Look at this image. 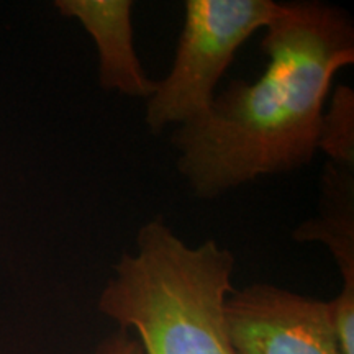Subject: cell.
Segmentation results:
<instances>
[{
	"label": "cell",
	"mask_w": 354,
	"mask_h": 354,
	"mask_svg": "<svg viewBox=\"0 0 354 354\" xmlns=\"http://www.w3.org/2000/svg\"><path fill=\"white\" fill-rule=\"evenodd\" d=\"M264 30L263 76L232 81L205 113L171 136L177 171L198 198L310 165L331 81L354 63L353 20L336 6L282 3Z\"/></svg>",
	"instance_id": "6da1fadb"
},
{
	"label": "cell",
	"mask_w": 354,
	"mask_h": 354,
	"mask_svg": "<svg viewBox=\"0 0 354 354\" xmlns=\"http://www.w3.org/2000/svg\"><path fill=\"white\" fill-rule=\"evenodd\" d=\"M234 256L207 240L189 246L162 216L138 230L99 295V312L135 331L145 354H236L225 304Z\"/></svg>",
	"instance_id": "7a4b0ae2"
},
{
	"label": "cell",
	"mask_w": 354,
	"mask_h": 354,
	"mask_svg": "<svg viewBox=\"0 0 354 354\" xmlns=\"http://www.w3.org/2000/svg\"><path fill=\"white\" fill-rule=\"evenodd\" d=\"M169 74L146 99L145 122L159 133L207 112L221 76L251 35L282 10L272 0H187Z\"/></svg>",
	"instance_id": "3957f363"
},
{
	"label": "cell",
	"mask_w": 354,
	"mask_h": 354,
	"mask_svg": "<svg viewBox=\"0 0 354 354\" xmlns=\"http://www.w3.org/2000/svg\"><path fill=\"white\" fill-rule=\"evenodd\" d=\"M225 322L236 354H343L328 302L266 282L233 290Z\"/></svg>",
	"instance_id": "277c9868"
},
{
	"label": "cell",
	"mask_w": 354,
	"mask_h": 354,
	"mask_svg": "<svg viewBox=\"0 0 354 354\" xmlns=\"http://www.w3.org/2000/svg\"><path fill=\"white\" fill-rule=\"evenodd\" d=\"M57 12L81 24L99 53L104 91L148 99L156 82L146 76L133 41L131 0H57Z\"/></svg>",
	"instance_id": "5b68a950"
},
{
	"label": "cell",
	"mask_w": 354,
	"mask_h": 354,
	"mask_svg": "<svg viewBox=\"0 0 354 354\" xmlns=\"http://www.w3.org/2000/svg\"><path fill=\"white\" fill-rule=\"evenodd\" d=\"M320 214L292 233L299 243H323L343 277V289L354 292V177L353 167L326 162L322 176Z\"/></svg>",
	"instance_id": "8992f818"
},
{
	"label": "cell",
	"mask_w": 354,
	"mask_h": 354,
	"mask_svg": "<svg viewBox=\"0 0 354 354\" xmlns=\"http://www.w3.org/2000/svg\"><path fill=\"white\" fill-rule=\"evenodd\" d=\"M318 149L330 162L354 167V94L353 88H336L330 110L323 113Z\"/></svg>",
	"instance_id": "52a82bcc"
},
{
	"label": "cell",
	"mask_w": 354,
	"mask_h": 354,
	"mask_svg": "<svg viewBox=\"0 0 354 354\" xmlns=\"http://www.w3.org/2000/svg\"><path fill=\"white\" fill-rule=\"evenodd\" d=\"M95 354H145L138 339L133 338L131 331L118 328L105 338L95 349Z\"/></svg>",
	"instance_id": "ba28073f"
}]
</instances>
